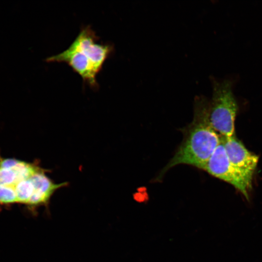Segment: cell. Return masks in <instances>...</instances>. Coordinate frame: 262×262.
<instances>
[{"label": "cell", "instance_id": "2", "mask_svg": "<svg viewBox=\"0 0 262 262\" xmlns=\"http://www.w3.org/2000/svg\"><path fill=\"white\" fill-rule=\"evenodd\" d=\"M114 50L110 43L100 41L90 25L82 27L74 40L65 50L46 58L48 63H64L82 79L84 85L97 90V75Z\"/></svg>", "mask_w": 262, "mask_h": 262}, {"label": "cell", "instance_id": "1", "mask_svg": "<svg viewBox=\"0 0 262 262\" xmlns=\"http://www.w3.org/2000/svg\"><path fill=\"white\" fill-rule=\"evenodd\" d=\"M209 106L210 101L204 96L195 98L193 121L184 129L181 144L161 170L157 180H161L167 171L179 164L190 165L203 170L221 141V136L210 122Z\"/></svg>", "mask_w": 262, "mask_h": 262}, {"label": "cell", "instance_id": "6", "mask_svg": "<svg viewBox=\"0 0 262 262\" xmlns=\"http://www.w3.org/2000/svg\"><path fill=\"white\" fill-rule=\"evenodd\" d=\"M42 169L33 175L30 180L33 183L34 192L28 205L33 206L46 205L56 190L67 185V183H55L46 174Z\"/></svg>", "mask_w": 262, "mask_h": 262}, {"label": "cell", "instance_id": "3", "mask_svg": "<svg viewBox=\"0 0 262 262\" xmlns=\"http://www.w3.org/2000/svg\"><path fill=\"white\" fill-rule=\"evenodd\" d=\"M213 94L209 106L211 125L222 136L235 135L234 122L238 107L229 80H212Z\"/></svg>", "mask_w": 262, "mask_h": 262}, {"label": "cell", "instance_id": "5", "mask_svg": "<svg viewBox=\"0 0 262 262\" xmlns=\"http://www.w3.org/2000/svg\"><path fill=\"white\" fill-rule=\"evenodd\" d=\"M222 141L231 164L239 170L252 177L259 161V157L249 151L235 135L221 136Z\"/></svg>", "mask_w": 262, "mask_h": 262}, {"label": "cell", "instance_id": "7", "mask_svg": "<svg viewBox=\"0 0 262 262\" xmlns=\"http://www.w3.org/2000/svg\"><path fill=\"white\" fill-rule=\"evenodd\" d=\"M17 202L28 204L34 192V188L29 178L19 181L14 185Z\"/></svg>", "mask_w": 262, "mask_h": 262}, {"label": "cell", "instance_id": "9", "mask_svg": "<svg viewBox=\"0 0 262 262\" xmlns=\"http://www.w3.org/2000/svg\"><path fill=\"white\" fill-rule=\"evenodd\" d=\"M17 182L16 175L13 169L0 167V185L14 186Z\"/></svg>", "mask_w": 262, "mask_h": 262}, {"label": "cell", "instance_id": "8", "mask_svg": "<svg viewBox=\"0 0 262 262\" xmlns=\"http://www.w3.org/2000/svg\"><path fill=\"white\" fill-rule=\"evenodd\" d=\"M17 202L14 186L0 185V203L7 204Z\"/></svg>", "mask_w": 262, "mask_h": 262}, {"label": "cell", "instance_id": "4", "mask_svg": "<svg viewBox=\"0 0 262 262\" xmlns=\"http://www.w3.org/2000/svg\"><path fill=\"white\" fill-rule=\"evenodd\" d=\"M203 170L232 185L247 200H249V192L252 186V177L231 164L227 155L222 139L221 143L206 163Z\"/></svg>", "mask_w": 262, "mask_h": 262}]
</instances>
